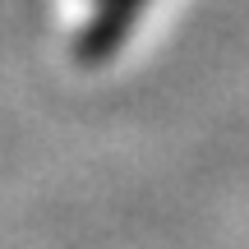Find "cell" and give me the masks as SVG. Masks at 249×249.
I'll list each match as a JSON object with an SVG mask.
<instances>
[{
  "mask_svg": "<svg viewBox=\"0 0 249 249\" xmlns=\"http://www.w3.org/2000/svg\"><path fill=\"white\" fill-rule=\"evenodd\" d=\"M143 0H107V9H102V18L92 23V51H102V46L116 42V33L124 28V18L139 9Z\"/></svg>",
  "mask_w": 249,
  "mask_h": 249,
  "instance_id": "6da1fadb",
  "label": "cell"
}]
</instances>
